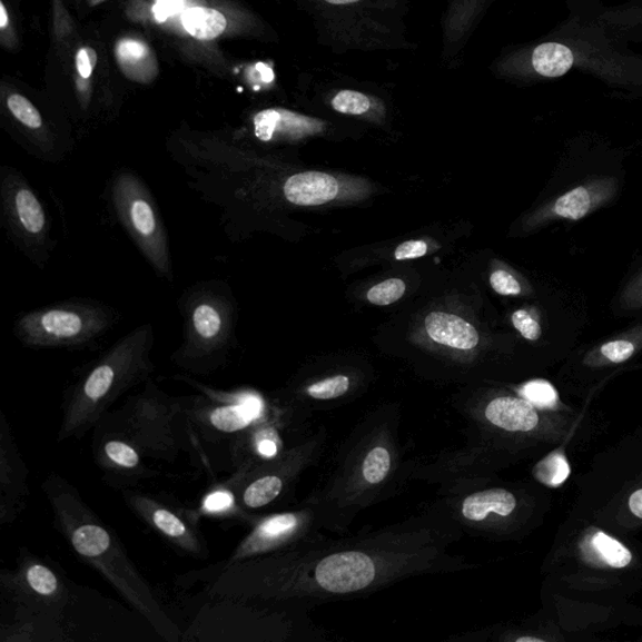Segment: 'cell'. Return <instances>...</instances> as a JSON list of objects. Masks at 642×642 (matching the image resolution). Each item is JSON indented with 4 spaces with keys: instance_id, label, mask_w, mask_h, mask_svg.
I'll return each instance as SVG.
<instances>
[{
    "instance_id": "obj_3",
    "label": "cell",
    "mask_w": 642,
    "mask_h": 642,
    "mask_svg": "<svg viewBox=\"0 0 642 642\" xmlns=\"http://www.w3.org/2000/svg\"><path fill=\"white\" fill-rule=\"evenodd\" d=\"M42 488L53 512L55 526L75 555L96 570L158 636L179 642V626L166 614L154 589L128 556L122 541L87 505L81 492L58 473H49Z\"/></svg>"
},
{
    "instance_id": "obj_4",
    "label": "cell",
    "mask_w": 642,
    "mask_h": 642,
    "mask_svg": "<svg viewBox=\"0 0 642 642\" xmlns=\"http://www.w3.org/2000/svg\"><path fill=\"white\" fill-rule=\"evenodd\" d=\"M154 347V325L146 323L88 365L65 393L57 441L83 438L125 393L150 379Z\"/></svg>"
},
{
    "instance_id": "obj_26",
    "label": "cell",
    "mask_w": 642,
    "mask_h": 642,
    "mask_svg": "<svg viewBox=\"0 0 642 642\" xmlns=\"http://www.w3.org/2000/svg\"><path fill=\"white\" fill-rule=\"evenodd\" d=\"M283 190L285 199L293 205L319 206L338 196L339 184L328 174L308 171L290 176Z\"/></svg>"
},
{
    "instance_id": "obj_2",
    "label": "cell",
    "mask_w": 642,
    "mask_h": 642,
    "mask_svg": "<svg viewBox=\"0 0 642 642\" xmlns=\"http://www.w3.org/2000/svg\"><path fill=\"white\" fill-rule=\"evenodd\" d=\"M397 403L373 407L343 441L328 477L306 500L318 508L324 532L343 536L360 513L409 482L411 458L401 439Z\"/></svg>"
},
{
    "instance_id": "obj_29",
    "label": "cell",
    "mask_w": 642,
    "mask_h": 642,
    "mask_svg": "<svg viewBox=\"0 0 642 642\" xmlns=\"http://www.w3.org/2000/svg\"><path fill=\"white\" fill-rule=\"evenodd\" d=\"M115 56L124 75L134 82L150 83L158 73L152 48L142 39H120L115 46Z\"/></svg>"
},
{
    "instance_id": "obj_21",
    "label": "cell",
    "mask_w": 642,
    "mask_h": 642,
    "mask_svg": "<svg viewBox=\"0 0 642 642\" xmlns=\"http://www.w3.org/2000/svg\"><path fill=\"white\" fill-rule=\"evenodd\" d=\"M29 470L19 451L12 424L0 412V523L12 525L27 507Z\"/></svg>"
},
{
    "instance_id": "obj_15",
    "label": "cell",
    "mask_w": 642,
    "mask_h": 642,
    "mask_svg": "<svg viewBox=\"0 0 642 642\" xmlns=\"http://www.w3.org/2000/svg\"><path fill=\"white\" fill-rule=\"evenodd\" d=\"M0 591L12 608L14 621L41 622L57 629H61L71 602L63 572L26 549L19 551L14 569L0 574Z\"/></svg>"
},
{
    "instance_id": "obj_19",
    "label": "cell",
    "mask_w": 642,
    "mask_h": 642,
    "mask_svg": "<svg viewBox=\"0 0 642 642\" xmlns=\"http://www.w3.org/2000/svg\"><path fill=\"white\" fill-rule=\"evenodd\" d=\"M92 453L108 485L117 490L135 488L138 483L160 476L148 467L137 444L105 417L93 428Z\"/></svg>"
},
{
    "instance_id": "obj_30",
    "label": "cell",
    "mask_w": 642,
    "mask_h": 642,
    "mask_svg": "<svg viewBox=\"0 0 642 642\" xmlns=\"http://www.w3.org/2000/svg\"><path fill=\"white\" fill-rule=\"evenodd\" d=\"M503 62H527L532 73L542 78H560L565 76L575 65V56L566 45L557 42L541 43L529 53V61L506 59Z\"/></svg>"
},
{
    "instance_id": "obj_25",
    "label": "cell",
    "mask_w": 642,
    "mask_h": 642,
    "mask_svg": "<svg viewBox=\"0 0 642 642\" xmlns=\"http://www.w3.org/2000/svg\"><path fill=\"white\" fill-rule=\"evenodd\" d=\"M490 0H452L443 19V58L453 61L467 45Z\"/></svg>"
},
{
    "instance_id": "obj_9",
    "label": "cell",
    "mask_w": 642,
    "mask_h": 642,
    "mask_svg": "<svg viewBox=\"0 0 642 642\" xmlns=\"http://www.w3.org/2000/svg\"><path fill=\"white\" fill-rule=\"evenodd\" d=\"M453 409L466 421L467 441L526 457L545 438L549 428L542 411L521 395L501 389H472L452 401Z\"/></svg>"
},
{
    "instance_id": "obj_38",
    "label": "cell",
    "mask_w": 642,
    "mask_h": 642,
    "mask_svg": "<svg viewBox=\"0 0 642 642\" xmlns=\"http://www.w3.org/2000/svg\"><path fill=\"white\" fill-rule=\"evenodd\" d=\"M490 283L492 289L502 296H521L525 293V286L517 276L505 269L493 271Z\"/></svg>"
},
{
    "instance_id": "obj_34",
    "label": "cell",
    "mask_w": 642,
    "mask_h": 642,
    "mask_svg": "<svg viewBox=\"0 0 642 642\" xmlns=\"http://www.w3.org/2000/svg\"><path fill=\"white\" fill-rule=\"evenodd\" d=\"M330 106L335 112L342 115L364 116L377 108V101L360 91L340 90L333 95Z\"/></svg>"
},
{
    "instance_id": "obj_39",
    "label": "cell",
    "mask_w": 642,
    "mask_h": 642,
    "mask_svg": "<svg viewBox=\"0 0 642 642\" xmlns=\"http://www.w3.org/2000/svg\"><path fill=\"white\" fill-rule=\"evenodd\" d=\"M0 41L4 48L11 49V51L18 47L16 29L4 2L0 3Z\"/></svg>"
},
{
    "instance_id": "obj_27",
    "label": "cell",
    "mask_w": 642,
    "mask_h": 642,
    "mask_svg": "<svg viewBox=\"0 0 642 642\" xmlns=\"http://www.w3.org/2000/svg\"><path fill=\"white\" fill-rule=\"evenodd\" d=\"M429 338L454 350L470 352L480 344V334L470 323L457 315L434 312L426 318Z\"/></svg>"
},
{
    "instance_id": "obj_10",
    "label": "cell",
    "mask_w": 642,
    "mask_h": 642,
    "mask_svg": "<svg viewBox=\"0 0 642 642\" xmlns=\"http://www.w3.org/2000/svg\"><path fill=\"white\" fill-rule=\"evenodd\" d=\"M192 384L200 394L182 397L185 451L195 453L207 468V446L231 442L269 413L268 401L255 391L220 392L205 387L185 375L177 377Z\"/></svg>"
},
{
    "instance_id": "obj_42",
    "label": "cell",
    "mask_w": 642,
    "mask_h": 642,
    "mask_svg": "<svg viewBox=\"0 0 642 642\" xmlns=\"http://www.w3.org/2000/svg\"><path fill=\"white\" fill-rule=\"evenodd\" d=\"M106 0H87L88 6L96 7L105 3Z\"/></svg>"
},
{
    "instance_id": "obj_33",
    "label": "cell",
    "mask_w": 642,
    "mask_h": 642,
    "mask_svg": "<svg viewBox=\"0 0 642 642\" xmlns=\"http://www.w3.org/2000/svg\"><path fill=\"white\" fill-rule=\"evenodd\" d=\"M533 476L551 488H557L570 478L571 466L564 452H552L536 464Z\"/></svg>"
},
{
    "instance_id": "obj_11",
    "label": "cell",
    "mask_w": 642,
    "mask_h": 642,
    "mask_svg": "<svg viewBox=\"0 0 642 642\" xmlns=\"http://www.w3.org/2000/svg\"><path fill=\"white\" fill-rule=\"evenodd\" d=\"M120 314L105 303L75 298L18 316L14 334L33 349H85L110 332Z\"/></svg>"
},
{
    "instance_id": "obj_24",
    "label": "cell",
    "mask_w": 642,
    "mask_h": 642,
    "mask_svg": "<svg viewBox=\"0 0 642 642\" xmlns=\"http://www.w3.org/2000/svg\"><path fill=\"white\" fill-rule=\"evenodd\" d=\"M254 135L261 142L298 141L320 134L325 124L318 118L304 116L283 108H269L253 118Z\"/></svg>"
},
{
    "instance_id": "obj_22",
    "label": "cell",
    "mask_w": 642,
    "mask_h": 642,
    "mask_svg": "<svg viewBox=\"0 0 642 642\" xmlns=\"http://www.w3.org/2000/svg\"><path fill=\"white\" fill-rule=\"evenodd\" d=\"M641 353L642 315L625 329L572 352L570 367L586 377H601L602 372L620 368Z\"/></svg>"
},
{
    "instance_id": "obj_6",
    "label": "cell",
    "mask_w": 642,
    "mask_h": 642,
    "mask_svg": "<svg viewBox=\"0 0 642 642\" xmlns=\"http://www.w3.org/2000/svg\"><path fill=\"white\" fill-rule=\"evenodd\" d=\"M318 41L334 52L409 48V0H298Z\"/></svg>"
},
{
    "instance_id": "obj_23",
    "label": "cell",
    "mask_w": 642,
    "mask_h": 642,
    "mask_svg": "<svg viewBox=\"0 0 642 642\" xmlns=\"http://www.w3.org/2000/svg\"><path fill=\"white\" fill-rule=\"evenodd\" d=\"M151 11L158 23L180 16L184 31L197 41H215L229 29V19L219 9L201 6L186 8V0H156Z\"/></svg>"
},
{
    "instance_id": "obj_1",
    "label": "cell",
    "mask_w": 642,
    "mask_h": 642,
    "mask_svg": "<svg viewBox=\"0 0 642 642\" xmlns=\"http://www.w3.org/2000/svg\"><path fill=\"white\" fill-rule=\"evenodd\" d=\"M463 533L436 506L379 529L338 540L324 536L279 555L215 572L209 594L312 611L377 594L399 582L477 569L451 547Z\"/></svg>"
},
{
    "instance_id": "obj_28",
    "label": "cell",
    "mask_w": 642,
    "mask_h": 642,
    "mask_svg": "<svg viewBox=\"0 0 642 642\" xmlns=\"http://www.w3.org/2000/svg\"><path fill=\"white\" fill-rule=\"evenodd\" d=\"M196 515L211 517L221 521L245 523L251 526L261 515L246 511L235 490L227 481L217 482L207 491L201 500L199 508L195 510Z\"/></svg>"
},
{
    "instance_id": "obj_7",
    "label": "cell",
    "mask_w": 642,
    "mask_h": 642,
    "mask_svg": "<svg viewBox=\"0 0 642 642\" xmlns=\"http://www.w3.org/2000/svg\"><path fill=\"white\" fill-rule=\"evenodd\" d=\"M184 338L171 357L177 368L210 375L225 367L236 345L237 303L229 284L196 283L179 299Z\"/></svg>"
},
{
    "instance_id": "obj_13",
    "label": "cell",
    "mask_w": 642,
    "mask_h": 642,
    "mask_svg": "<svg viewBox=\"0 0 642 642\" xmlns=\"http://www.w3.org/2000/svg\"><path fill=\"white\" fill-rule=\"evenodd\" d=\"M182 397L164 392L151 378L105 418L131 438L147 458L174 463L185 451Z\"/></svg>"
},
{
    "instance_id": "obj_18",
    "label": "cell",
    "mask_w": 642,
    "mask_h": 642,
    "mask_svg": "<svg viewBox=\"0 0 642 642\" xmlns=\"http://www.w3.org/2000/svg\"><path fill=\"white\" fill-rule=\"evenodd\" d=\"M121 493L134 515L175 550L197 560L210 557V549L195 510H185L174 502L135 488L122 490Z\"/></svg>"
},
{
    "instance_id": "obj_31",
    "label": "cell",
    "mask_w": 642,
    "mask_h": 642,
    "mask_svg": "<svg viewBox=\"0 0 642 642\" xmlns=\"http://www.w3.org/2000/svg\"><path fill=\"white\" fill-rule=\"evenodd\" d=\"M611 312L618 318L635 319L642 315V254L630 265L612 298Z\"/></svg>"
},
{
    "instance_id": "obj_14",
    "label": "cell",
    "mask_w": 642,
    "mask_h": 642,
    "mask_svg": "<svg viewBox=\"0 0 642 642\" xmlns=\"http://www.w3.org/2000/svg\"><path fill=\"white\" fill-rule=\"evenodd\" d=\"M328 438L327 428L319 426L293 443L279 457L250 471L233 473L226 481L246 511L263 515L261 512L283 505L294 495L303 474L323 458Z\"/></svg>"
},
{
    "instance_id": "obj_35",
    "label": "cell",
    "mask_w": 642,
    "mask_h": 642,
    "mask_svg": "<svg viewBox=\"0 0 642 642\" xmlns=\"http://www.w3.org/2000/svg\"><path fill=\"white\" fill-rule=\"evenodd\" d=\"M518 394L541 411L555 408L560 401L556 388L545 379H533L523 384Z\"/></svg>"
},
{
    "instance_id": "obj_20",
    "label": "cell",
    "mask_w": 642,
    "mask_h": 642,
    "mask_svg": "<svg viewBox=\"0 0 642 642\" xmlns=\"http://www.w3.org/2000/svg\"><path fill=\"white\" fill-rule=\"evenodd\" d=\"M9 122L16 128L24 150L47 164H58L71 151L72 145L57 134L46 121L41 110L28 97L16 91L4 95Z\"/></svg>"
},
{
    "instance_id": "obj_36",
    "label": "cell",
    "mask_w": 642,
    "mask_h": 642,
    "mask_svg": "<svg viewBox=\"0 0 642 642\" xmlns=\"http://www.w3.org/2000/svg\"><path fill=\"white\" fill-rule=\"evenodd\" d=\"M406 289V283L394 278L373 286L367 296L372 304L385 306L398 302Z\"/></svg>"
},
{
    "instance_id": "obj_40",
    "label": "cell",
    "mask_w": 642,
    "mask_h": 642,
    "mask_svg": "<svg viewBox=\"0 0 642 642\" xmlns=\"http://www.w3.org/2000/svg\"><path fill=\"white\" fill-rule=\"evenodd\" d=\"M428 253V245L422 240L403 243L394 253V258L402 260L418 259Z\"/></svg>"
},
{
    "instance_id": "obj_41",
    "label": "cell",
    "mask_w": 642,
    "mask_h": 642,
    "mask_svg": "<svg viewBox=\"0 0 642 642\" xmlns=\"http://www.w3.org/2000/svg\"><path fill=\"white\" fill-rule=\"evenodd\" d=\"M629 508L632 512V515L642 520V490L632 493L629 498Z\"/></svg>"
},
{
    "instance_id": "obj_17",
    "label": "cell",
    "mask_w": 642,
    "mask_h": 642,
    "mask_svg": "<svg viewBox=\"0 0 642 642\" xmlns=\"http://www.w3.org/2000/svg\"><path fill=\"white\" fill-rule=\"evenodd\" d=\"M250 527L217 571L237 562L279 555L325 536L318 508L306 498L295 508L263 513Z\"/></svg>"
},
{
    "instance_id": "obj_5",
    "label": "cell",
    "mask_w": 642,
    "mask_h": 642,
    "mask_svg": "<svg viewBox=\"0 0 642 642\" xmlns=\"http://www.w3.org/2000/svg\"><path fill=\"white\" fill-rule=\"evenodd\" d=\"M626 182V154L599 138L572 141L560 158L547 194L531 216L536 227L577 223L615 205Z\"/></svg>"
},
{
    "instance_id": "obj_16",
    "label": "cell",
    "mask_w": 642,
    "mask_h": 642,
    "mask_svg": "<svg viewBox=\"0 0 642 642\" xmlns=\"http://www.w3.org/2000/svg\"><path fill=\"white\" fill-rule=\"evenodd\" d=\"M0 220L16 248L45 269L56 248L51 219L32 185L13 166L0 169Z\"/></svg>"
},
{
    "instance_id": "obj_12",
    "label": "cell",
    "mask_w": 642,
    "mask_h": 642,
    "mask_svg": "<svg viewBox=\"0 0 642 642\" xmlns=\"http://www.w3.org/2000/svg\"><path fill=\"white\" fill-rule=\"evenodd\" d=\"M108 206L158 278L174 282V265L164 217L150 187L131 169H118L107 186Z\"/></svg>"
},
{
    "instance_id": "obj_8",
    "label": "cell",
    "mask_w": 642,
    "mask_h": 642,
    "mask_svg": "<svg viewBox=\"0 0 642 642\" xmlns=\"http://www.w3.org/2000/svg\"><path fill=\"white\" fill-rule=\"evenodd\" d=\"M432 502L464 535L490 541L517 540L533 525L537 501L523 486L497 478L437 493Z\"/></svg>"
},
{
    "instance_id": "obj_37",
    "label": "cell",
    "mask_w": 642,
    "mask_h": 642,
    "mask_svg": "<svg viewBox=\"0 0 642 642\" xmlns=\"http://www.w3.org/2000/svg\"><path fill=\"white\" fill-rule=\"evenodd\" d=\"M97 65V52L90 46H83L78 49L76 55V73H77V91L79 100L83 95L85 83L90 82L93 76L95 67Z\"/></svg>"
},
{
    "instance_id": "obj_32",
    "label": "cell",
    "mask_w": 642,
    "mask_h": 642,
    "mask_svg": "<svg viewBox=\"0 0 642 642\" xmlns=\"http://www.w3.org/2000/svg\"><path fill=\"white\" fill-rule=\"evenodd\" d=\"M592 556L610 569H625L631 564L630 549L615 537L602 531H595L587 540Z\"/></svg>"
}]
</instances>
